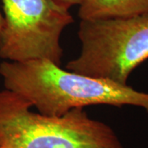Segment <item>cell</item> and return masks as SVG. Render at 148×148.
Returning a JSON list of instances; mask_svg holds the SVG:
<instances>
[{
	"mask_svg": "<svg viewBox=\"0 0 148 148\" xmlns=\"http://www.w3.org/2000/svg\"><path fill=\"white\" fill-rule=\"evenodd\" d=\"M4 25L0 58L10 62L45 59L61 66L60 37L73 22L68 9L53 0H1Z\"/></svg>",
	"mask_w": 148,
	"mask_h": 148,
	"instance_id": "obj_4",
	"label": "cell"
},
{
	"mask_svg": "<svg viewBox=\"0 0 148 148\" xmlns=\"http://www.w3.org/2000/svg\"><path fill=\"white\" fill-rule=\"evenodd\" d=\"M3 25H4V19H3V15L0 12V37H1V34H2V31L3 28Z\"/></svg>",
	"mask_w": 148,
	"mask_h": 148,
	"instance_id": "obj_7",
	"label": "cell"
},
{
	"mask_svg": "<svg viewBox=\"0 0 148 148\" xmlns=\"http://www.w3.org/2000/svg\"><path fill=\"white\" fill-rule=\"evenodd\" d=\"M31 104L0 90V148H124L114 129L74 108L61 116L31 110Z\"/></svg>",
	"mask_w": 148,
	"mask_h": 148,
	"instance_id": "obj_2",
	"label": "cell"
},
{
	"mask_svg": "<svg viewBox=\"0 0 148 148\" xmlns=\"http://www.w3.org/2000/svg\"><path fill=\"white\" fill-rule=\"evenodd\" d=\"M53 1L58 5L61 6L68 10H69V8H72L73 6L79 5L82 2V0H53Z\"/></svg>",
	"mask_w": 148,
	"mask_h": 148,
	"instance_id": "obj_6",
	"label": "cell"
},
{
	"mask_svg": "<svg viewBox=\"0 0 148 148\" xmlns=\"http://www.w3.org/2000/svg\"><path fill=\"white\" fill-rule=\"evenodd\" d=\"M0 76L5 89L21 95L45 115L61 116L74 108L95 105L138 106L148 113V93L127 84L73 73L45 59L4 60Z\"/></svg>",
	"mask_w": 148,
	"mask_h": 148,
	"instance_id": "obj_1",
	"label": "cell"
},
{
	"mask_svg": "<svg viewBox=\"0 0 148 148\" xmlns=\"http://www.w3.org/2000/svg\"><path fill=\"white\" fill-rule=\"evenodd\" d=\"M148 12V0H82L81 20L127 17Z\"/></svg>",
	"mask_w": 148,
	"mask_h": 148,
	"instance_id": "obj_5",
	"label": "cell"
},
{
	"mask_svg": "<svg viewBox=\"0 0 148 148\" xmlns=\"http://www.w3.org/2000/svg\"><path fill=\"white\" fill-rule=\"evenodd\" d=\"M77 36L81 52L66 69L126 85L132 71L148 58V12L81 20Z\"/></svg>",
	"mask_w": 148,
	"mask_h": 148,
	"instance_id": "obj_3",
	"label": "cell"
}]
</instances>
